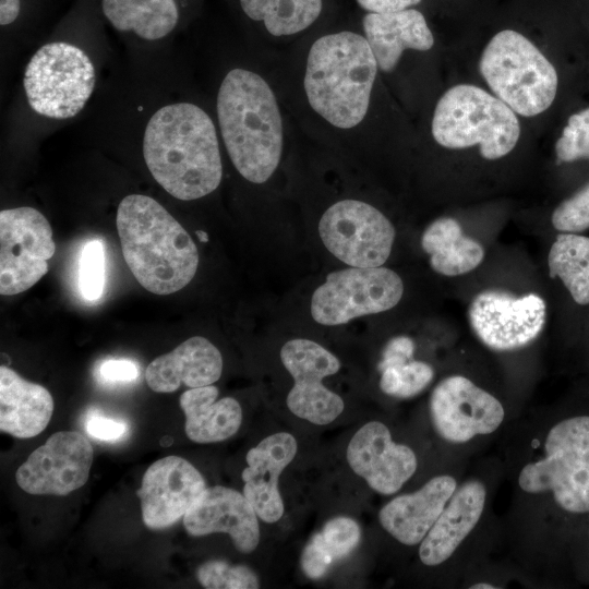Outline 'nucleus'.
I'll use <instances>...</instances> for the list:
<instances>
[{
  "label": "nucleus",
  "instance_id": "obj_22",
  "mask_svg": "<svg viewBox=\"0 0 589 589\" xmlns=\"http://www.w3.org/2000/svg\"><path fill=\"white\" fill-rule=\"evenodd\" d=\"M221 372L220 351L208 339L194 336L154 359L145 370V380L156 393H172L181 384L190 388L212 385Z\"/></svg>",
  "mask_w": 589,
  "mask_h": 589
},
{
  "label": "nucleus",
  "instance_id": "obj_6",
  "mask_svg": "<svg viewBox=\"0 0 589 589\" xmlns=\"http://www.w3.org/2000/svg\"><path fill=\"white\" fill-rule=\"evenodd\" d=\"M431 130L441 146L461 149L479 145L481 156L489 160L510 153L520 135L516 113L496 96L470 84L455 85L443 94Z\"/></svg>",
  "mask_w": 589,
  "mask_h": 589
},
{
  "label": "nucleus",
  "instance_id": "obj_14",
  "mask_svg": "<svg viewBox=\"0 0 589 589\" xmlns=\"http://www.w3.org/2000/svg\"><path fill=\"white\" fill-rule=\"evenodd\" d=\"M93 447L76 431H60L36 448L15 472L17 485L33 495H68L89 476Z\"/></svg>",
  "mask_w": 589,
  "mask_h": 589
},
{
  "label": "nucleus",
  "instance_id": "obj_31",
  "mask_svg": "<svg viewBox=\"0 0 589 589\" xmlns=\"http://www.w3.org/2000/svg\"><path fill=\"white\" fill-rule=\"evenodd\" d=\"M433 376L434 371L430 364L410 360L381 371L380 387L389 396L410 398L421 393Z\"/></svg>",
  "mask_w": 589,
  "mask_h": 589
},
{
  "label": "nucleus",
  "instance_id": "obj_39",
  "mask_svg": "<svg viewBox=\"0 0 589 589\" xmlns=\"http://www.w3.org/2000/svg\"><path fill=\"white\" fill-rule=\"evenodd\" d=\"M358 5L371 13H390L410 9L421 0H356Z\"/></svg>",
  "mask_w": 589,
  "mask_h": 589
},
{
  "label": "nucleus",
  "instance_id": "obj_9",
  "mask_svg": "<svg viewBox=\"0 0 589 589\" xmlns=\"http://www.w3.org/2000/svg\"><path fill=\"white\" fill-rule=\"evenodd\" d=\"M402 293L400 276L387 267L336 271L329 273L325 283L313 292L311 315L322 325H340L394 308Z\"/></svg>",
  "mask_w": 589,
  "mask_h": 589
},
{
  "label": "nucleus",
  "instance_id": "obj_4",
  "mask_svg": "<svg viewBox=\"0 0 589 589\" xmlns=\"http://www.w3.org/2000/svg\"><path fill=\"white\" fill-rule=\"evenodd\" d=\"M366 38L351 31L318 37L311 46L303 80L311 108L338 129L365 117L377 73Z\"/></svg>",
  "mask_w": 589,
  "mask_h": 589
},
{
  "label": "nucleus",
  "instance_id": "obj_3",
  "mask_svg": "<svg viewBox=\"0 0 589 589\" xmlns=\"http://www.w3.org/2000/svg\"><path fill=\"white\" fill-rule=\"evenodd\" d=\"M117 230L131 273L149 292L184 288L199 266L197 248L179 221L155 199L129 194L118 204Z\"/></svg>",
  "mask_w": 589,
  "mask_h": 589
},
{
  "label": "nucleus",
  "instance_id": "obj_40",
  "mask_svg": "<svg viewBox=\"0 0 589 589\" xmlns=\"http://www.w3.org/2000/svg\"><path fill=\"white\" fill-rule=\"evenodd\" d=\"M495 587L490 584H476L471 586V589H494Z\"/></svg>",
  "mask_w": 589,
  "mask_h": 589
},
{
  "label": "nucleus",
  "instance_id": "obj_16",
  "mask_svg": "<svg viewBox=\"0 0 589 589\" xmlns=\"http://www.w3.org/2000/svg\"><path fill=\"white\" fill-rule=\"evenodd\" d=\"M206 489L199 470L179 456H167L145 471L136 491L142 520L154 530L165 529L183 518Z\"/></svg>",
  "mask_w": 589,
  "mask_h": 589
},
{
  "label": "nucleus",
  "instance_id": "obj_36",
  "mask_svg": "<svg viewBox=\"0 0 589 589\" xmlns=\"http://www.w3.org/2000/svg\"><path fill=\"white\" fill-rule=\"evenodd\" d=\"M96 376L106 384L129 383L137 378L139 368L128 359H107L98 365Z\"/></svg>",
  "mask_w": 589,
  "mask_h": 589
},
{
  "label": "nucleus",
  "instance_id": "obj_26",
  "mask_svg": "<svg viewBox=\"0 0 589 589\" xmlns=\"http://www.w3.org/2000/svg\"><path fill=\"white\" fill-rule=\"evenodd\" d=\"M218 388L207 385L191 388L180 396L185 414V434L200 444L221 442L239 430L242 422L240 404L231 397L217 400Z\"/></svg>",
  "mask_w": 589,
  "mask_h": 589
},
{
  "label": "nucleus",
  "instance_id": "obj_15",
  "mask_svg": "<svg viewBox=\"0 0 589 589\" xmlns=\"http://www.w3.org/2000/svg\"><path fill=\"white\" fill-rule=\"evenodd\" d=\"M430 412L436 432L452 443L494 432L505 414L494 396L461 375L448 376L435 386Z\"/></svg>",
  "mask_w": 589,
  "mask_h": 589
},
{
  "label": "nucleus",
  "instance_id": "obj_32",
  "mask_svg": "<svg viewBox=\"0 0 589 589\" xmlns=\"http://www.w3.org/2000/svg\"><path fill=\"white\" fill-rule=\"evenodd\" d=\"M199 582L206 589H256V574L244 565H231L219 560L203 563L196 570Z\"/></svg>",
  "mask_w": 589,
  "mask_h": 589
},
{
  "label": "nucleus",
  "instance_id": "obj_34",
  "mask_svg": "<svg viewBox=\"0 0 589 589\" xmlns=\"http://www.w3.org/2000/svg\"><path fill=\"white\" fill-rule=\"evenodd\" d=\"M80 289L89 301L97 300L105 286V253L99 240L88 241L82 252L80 263Z\"/></svg>",
  "mask_w": 589,
  "mask_h": 589
},
{
  "label": "nucleus",
  "instance_id": "obj_8",
  "mask_svg": "<svg viewBox=\"0 0 589 589\" xmlns=\"http://www.w3.org/2000/svg\"><path fill=\"white\" fill-rule=\"evenodd\" d=\"M544 449V458L521 469L519 486L528 493L551 491L563 509L589 513V416L555 424Z\"/></svg>",
  "mask_w": 589,
  "mask_h": 589
},
{
  "label": "nucleus",
  "instance_id": "obj_1",
  "mask_svg": "<svg viewBox=\"0 0 589 589\" xmlns=\"http://www.w3.org/2000/svg\"><path fill=\"white\" fill-rule=\"evenodd\" d=\"M131 137H137L152 178L172 197L193 201L214 192L223 179L219 132L194 101L161 96L139 105Z\"/></svg>",
  "mask_w": 589,
  "mask_h": 589
},
{
  "label": "nucleus",
  "instance_id": "obj_28",
  "mask_svg": "<svg viewBox=\"0 0 589 589\" xmlns=\"http://www.w3.org/2000/svg\"><path fill=\"white\" fill-rule=\"evenodd\" d=\"M239 15L274 37L299 34L322 15L324 0H228Z\"/></svg>",
  "mask_w": 589,
  "mask_h": 589
},
{
  "label": "nucleus",
  "instance_id": "obj_27",
  "mask_svg": "<svg viewBox=\"0 0 589 589\" xmlns=\"http://www.w3.org/2000/svg\"><path fill=\"white\" fill-rule=\"evenodd\" d=\"M421 245L430 255L433 271L445 276L466 274L481 264L484 249L466 236L459 223L450 217L434 220L424 230Z\"/></svg>",
  "mask_w": 589,
  "mask_h": 589
},
{
  "label": "nucleus",
  "instance_id": "obj_7",
  "mask_svg": "<svg viewBox=\"0 0 589 589\" xmlns=\"http://www.w3.org/2000/svg\"><path fill=\"white\" fill-rule=\"evenodd\" d=\"M479 69L494 95L519 116L544 112L557 95L555 67L516 31L503 29L491 38Z\"/></svg>",
  "mask_w": 589,
  "mask_h": 589
},
{
  "label": "nucleus",
  "instance_id": "obj_19",
  "mask_svg": "<svg viewBox=\"0 0 589 589\" xmlns=\"http://www.w3.org/2000/svg\"><path fill=\"white\" fill-rule=\"evenodd\" d=\"M183 526L193 537L228 533L241 553H250L260 542L257 515L244 494L216 485L206 488L183 516Z\"/></svg>",
  "mask_w": 589,
  "mask_h": 589
},
{
  "label": "nucleus",
  "instance_id": "obj_37",
  "mask_svg": "<svg viewBox=\"0 0 589 589\" xmlns=\"http://www.w3.org/2000/svg\"><path fill=\"white\" fill-rule=\"evenodd\" d=\"M86 432L100 441H117L123 437L128 431L124 422L101 414H91L85 421Z\"/></svg>",
  "mask_w": 589,
  "mask_h": 589
},
{
  "label": "nucleus",
  "instance_id": "obj_5",
  "mask_svg": "<svg viewBox=\"0 0 589 589\" xmlns=\"http://www.w3.org/2000/svg\"><path fill=\"white\" fill-rule=\"evenodd\" d=\"M77 23L75 0L58 25V36L37 48L25 65L23 91L28 107L37 116L56 121L74 118L95 91V63L74 39Z\"/></svg>",
  "mask_w": 589,
  "mask_h": 589
},
{
  "label": "nucleus",
  "instance_id": "obj_10",
  "mask_svg": "<svg viewBox=\"0 0 589 589\" xmlns=\"http://www.w3.org/2000/svg\"><path fill=\"white\" fill-rule=\"evenodd\" d=\"M326 249L351 267H378L388 259L395 228L376 207L353 199L329 206L318 223Z\"/></svg>",
  "mask_w": 589,
  "mask_h": 589
},
{
  "label": "nucleus",
  "instance_id": "obj_25",
  "mask_svg": "<svg viewBox=\"0 0 589 589\" xmlns=\"http://www.w3.org/2000/svg\"><path fill=\"white\" fill-rule=\"evenodd\" d=\"M53 412V398L7 365L0 366V431L17 438L41 433Z\"/></svg>",
  "mask_w": 589,
  "mask_h": 589
},
{
  "label": "nucleus",
  "instance_id": "obj_21",
  "mask_svg": "<svg viewBox=\"0 0 589 589\" xmlns=\"http://www.w3.org/2000/svg\"><path fill=\"white\" fill-rule=\"evenodd\" d=\"M457 489L450 476H437L418 491L399 495L378 513L381 526L406 545L421 542Z\"/></svg>",
  "mask_w": 589,
  "mask_h": 589
},
{
  "label": "nucleus",
  "instance_id": "obj_18",
  "mask_svg": "<svg viewBox=\"0 0 589 589\" xmlns=\"http://www.w3.org/2000/svg\"><path fill=\"white\" fill-rule=\"evenodd\" d=\"M101 19L127 39L156 45L196 13L201 0H95Z\"/></svg>",
  "mask_w": 589,
  "mask_h": 589
},
{
  "label": "nucleus",
  "instance_id": "obj_38",
  "mask_svg": "<svg viewBox=\"0 0 589 589\" xmlns=\"http://www.w3.org/2000/svg\"><path fill=\"white\" fill-rule=\"evenodd\" d=\"M413 351L414 344L411 338L407 336L392 338L383 350L378 370L383 371L390 365L401 364L412 360Z\"/></svg>",
  "mask_w": 589,
  "mask_h": 589
},
{
  "label": "nucleus",
  "instance_id": "obj_35",
  "mask_svg": "<svg viewBox=\"0 0 589 589\" xmlns=\"http://www.w3.org/2000/svg\"><path fill=\"white\" fill-rule=\"evenodd\" d=\"M553 227L562 232H580L589 228V183L560 203L552 213Z\"/></svg>",
  "mask_w": 589,
  "mask_h": 589
},
{
  "label": "nucleus",
  "instance_id": "obj_20",
  "mask_svg": "<svg viewBox=\"0 0 589 589\" xmlns=\"http://www.w3.org/2000/svg\"><path fill=\"white\" fill-rule=\"evenodd\" d=\"M296 453L294 436L279 432L266 436L247 454L248 467L241 474L244 481L243 494L264 522H276L284 514L278 478Z\"/></svg>",
  "mask_w": 589,
  "mask_h": 589
},
{
  "label": "nucleus",
  "instance_id": "obj_13",
  "mask_svg": "<svg viewBox=\"0 0 589 589\" xmlns=\"http://www.w3.org/2000/svg\"><path fill=\"white\" fill-rule=\"evenodd\" d=\"M280 359L294 381L287 396L289 410L317 425L337 419L344 411V400L324 386L323 378L339 371L338 358L313 340L296 338L281 347Z\"/></svg>",
  "mask_w": 589,
  "mask_h": 589
},
{
  "label": "nucleus",
  "instance_id": "obj_30",
  "mask_svg": "<svg viewBox=\"0 0 589 589\" xmlns=\"http://www.w3.org/2000/svg\"><path fill=\"white\" fill-rule=\"evenodd\" d=\"M548 265L550 276L558 277L578 304L589 303V237L566 232L557 235Z\"/></svg>",
  "mask_w": 589,
  "mask_h": 589
},
{
  "label": "nucleus",
  "instance_id": "obj_11",
  "mask_svg": "<svg viewBox=\"0 0 589 589\" xmlns=\"http://www.w3.org/2000/svg\"><path fill=\"white\" fill-rule=\"evenodd\" d=\"M56 252L52 229L36 208L0 212V293L13 296L34 286L49 269Z\"/></svg>",
  "mask_w": 589,
  "mask_h": 589
},
{
  "label": "nucleus",
  "instance_id": "obj_24",
  "mask_svg": "<svg viewBox=\"0 0 589 589\" xmlns=\"http://www.w3.org/2000/svg\"><path fill=\"white\" fill-rule=\"evenodd\" d=\"M362 27L383 72L393 71L405 50L425 51L434 45L424 15L413 8L390 13L368 12L362 19Z\"/></svg>",
  "mask_w": 589,
  "mask_h": 589
},
{
  "label": "nucleus",
  "instance_id": "obj_2",
  "mask_svg": "<svg viewBox=\"0 0 589 589\" xmlns=\"http://www.w3.org/2000/svg\"><path fill=\"white\" fill-rule=\"evenodd\" d=\"M219 136L236 170L261 184L277 169L284 125L277 98L256 72L236 67L220 81L216 96Z\"/></svg>",
  "mask_w": 589,
  "mask_h": 589
},
{
  "label": "nucleus",
  "instance_id": "obj_29",
  "mask_svg": "<svg viewBox=\"0 0 589 589\" xmlns=\"http://www.w3.org/2000/svg\"><path fill=\"white\" fill-rule=\"evenodd\" d=\"M361 539V529L352 518L339 516L328 520L315 533L301 555V568L311 579L323 577L336 561L348 556Z\"/></svg>",
  "mask_w": 589,
  "mask_h": 589
},
{
  "label": "nucleus",
  "instance_id": "obj_41",
  "mask_svg": "<svg viewBox=\"0 0 589 589\" xmlns=\"http://www.w3.org/2000/svg\"><path fill=\"white\" fill-rule=\"evenodd\" d=\"M196 236H197V238H199V240L201 242H207L208 241V236H207V233L205 231L197 230Z\"/></svg>",
  "mask_w": 589,
  "mask_h": 589
},
{
  "label": "nucleus",
  "instance_id": "obj_12",
  "mask_svg": "<svg viewBox=\"0 0 589 589\" xmlns=\"http://www.w3.org/2000/svg\"><path fill=\"white\" fill-rule=\"evenodd\" d=\"M469 323L482 344L510 351L533 341L542 332L546 305L536 293L517 297L501 289L479 292L468 309Z\"/></svg>",
  "mask_w": 589,
  "mask_h": 589
},
{
  "label": "nucleus",
  "instance_id": "obj_33",
  "mask_svg": "<svg viewBox=\"0 0 589 589\" xmlns=\"http://www.w3.org/2000/svg\"><path fill=\"white\" fill-rule=\"evenodd\" d=\"M555 153L564 163L589 159V107L568 117L555 143Z\"/></svg>",
  "mask_w": 589,
  "mask_h": 589
},
{
  "label": "nucleus",
  "instance_id": "obj_23",
  "mask_svg": "<svg viewBox=\"0 0 589 589\" xmlns=\"http://www.w3.org/2000/svg\"><path fill=\"white\" fill-rule=\"evenodd\" d=\"M485 497V486L478 480L467 481L455 490L437 520L421 541L419 556L424 565H440L450 557L478 524Z\"/></svg>",
  "mask_w": 589,
  "mask_h": 589
},
{
  "label": "nucleus",
  "instance_id": "obj_17",
  "mask_svg": "<svg viewBox=\"0 0 589 589\" xmlns=\"http://www.w3.org/2000/svg\"><path fill=\"white\" fill-rule=\"evenodd\" d=\"M346 457L352 471L383 495L396 493L418 465L413 450L393 442L388 428L378 421H370L356 432Z\"/></svg>",
  "mask_w": 589,
  "mask_h": 589
}]
</instances>
